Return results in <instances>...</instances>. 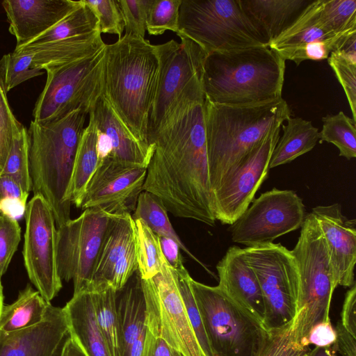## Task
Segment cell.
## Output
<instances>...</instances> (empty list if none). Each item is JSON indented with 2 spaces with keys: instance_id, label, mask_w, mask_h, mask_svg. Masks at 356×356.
Returning a JSON list of instances; mask_svg holds the SVG:
<instances>
[{
  "instance_id": "cell-47",
  "label": "cell",
  "mask_w": 356,
  "mask_h": 356,
  "mask_svg": "<svg viewBox=\"0 0 356 356\" xmlns=\"http://www.w3.org/2000/svg\"><path fill=\"white\" fill-rule=\"evenodd\" d=\"M21 241L17 219L0 214V279L6 273Z\"/></svg>"
},
{
  "instance_id": "cell-28",
  "label": "cell",
  "mask_w": 356,
  "mask_h": 356,
  "mask_svg": "<svg viewBox=\"0 0 356 356\" xmlns=\"http://www.w3.org/2000/svg\"><path fill=\"white\" fill-rule=\"evenodd\" d=\"M282 124L283 135L273 149L269 163L273 168L291 162L311 151L319 140V131L311 121L289 117Z\"/></svg>"
},
{
  "instance_id": "cell-10",
  "label": "cell",
  "mask_w": 356,
  "mask_h": 356,
  "mask_svg": "<svg viewBox=\"0 0 356 356\" xmlns=\"http://www.w3.org/2000/svg\"><path fill=\"white\" fill-rule=\"evenodd\" d=\"M178 36L181 42L171 40L155 45L159 72L148 119L149 145L166 116L180 99L191 92L203 90L202 66L207 54L193 40Z\"/></svg>"
},
{
  "instance_id": "cell-41",
  "label": "cell",
  "mask_w": 356,
  "mask_h": 356,
  "mask_svg": "<svg viewBox=\"0 0 356 356\" xmlns=\"http://www.w3.org/2000/svg\"><path fill=\"white\" fill-rule=\"evenodd\" d=\"M5 81V67L3 58L0 59V174L7 160L15 132L23 124L15 117L7 97Z\"/></svg>"
},
{
  "instance_id": "cell-26",
  "label": "cell",
  "mask_w": 356,
  "mask_h": 356,
  "mask_svg": "<svg viewBox=\"0 0 356 356\" xmlns=\"http://www.w3.org/2000/svg\"><path fill=\"white\" fill-rule=\"evenodd\" d=\"M106 44L97 31L39 46L15 47L16 54H33L32 68L44 70L47 67L74 61L95 54Z\"/></svg>"
},
{
  "instance_id": "cell-54",
  "label": "cell",
  "mask_w": 356,
  "mask_h": 356,
  "mask_svg": "<svg viewBox=\"0 0 356 356\" xmlns=\"http://www.w3.org/2000/svg\"><path fill=\"white\" fill-rule=\"evenodd\" d=\"M146 356H181L161 338L154 337L146 327Z\"/></svg>"
},
{
  "instance_id": "cell-35",
  "label": "cell",
  "mask_w": 356,
  "mask_h": 356,
  "mask_svg": "<svg viewBox=\"0 0 356 356\" xmlns=\"http://www.w3.org/2000/svg\"><path fill=\"white\" fill-rule=\"evenodd\" d=\"M134 220L138 271L141 279H152L161 272L165 260L159 237L143 220Z\"/></svg>"
},
{
  "instance_id": "cell-6",
  "label": "cell",
  "mask_w": 356,
  "mask_h": 356,
  "mask_svg": "<svg viewBox=\"0 0 356 356\" xmlns=\"http://www.w3.org/2000/svg\"><path fill=\"white\" fill-rule=\"evenodd\" d=\"M298 241L291 251L298 272L296 314L298 315L297 337L305 347L312 327L330 321L332 298L338 286L327 245L312 213L306 215Z\"/></svg>"
},
{
  "instance_id": "cell-2",
  "label": "cell",
  "mask_w": 356,
  "mask_h": 356,
  "mask_svg": "<svg viewBox=\"0 0 356 356\" xmlns=\"http://www.w3.org/2000/svg\"><path fill=\"white\" fill-rule=\"evenodd\" d=\"M205 129L212 193L251 149L291 117L282 98L247 105L205 99Z\"/></svg>"
},
{
  "instance_id": "cell-23",
  "label": "cell",
  "mask_w": 356,
  "mask_h": 356,
  "mask_svg": "<svg viewBox=\"0 0 356 356\" xmlns=\"http://www.w3.org/2000/svg\"><path fill=\"white\" fill-rule=\"evenodd\" d=\"M90 115L97 131L103 134L111 145L108 155L115 161L147 168L154 146L139 141L115 113L103 93L97 99Z\"/></svg>"
},
{
  "instance_id": "cell-45",
  "label": "cell",
  "mask_w": 356,
  "mask_h": 356,
  "mask_svg": "<svg viewBox=\"0 0 356 356\" xmlns=\"http://www.w3.org/2000/svg\"><path fill=\"white\" fill-rule=\"evenodd\" d=\"M98 20L101 33L118 35L124 30V22L118 0H83Z\"/></svg>"
},
{
  "instance_id": "cell-56",
  "label": "cell",
  "mask_w": 356,
  "mask_h": 356,
  "mask_svg": "<svg viewBox=\"0 0 356 356\" xmlns=\"http://www.w3.org/2000/svg\"><path fill=\"white\" fill-rule=\"evenodd\" d=\"M61 356H86L76 342L70 337L66 342Z\"/></svg>"
},
{
  "instance_id": "cell-18",
  "label": "cell",
  "mask_w": 356,
  "mask_h": 356,
  "mask_svg": "<svg viewBox=\"0 0 356 356\" xmlns=\"http://www.w3.org/2000/svg\"><path fill=\"white\" fill-rule=\"evenodd\" d=\"M137 270L134 220L129 213L113 214L86 291H119Z\"/></svg>"
},
{
  "instance_id": "cell-12",
  "label": "cell",
  "mask_w": 356,
  "mask_h": 356,
  "mask_svg": "<svg viewBox=\"0 0 356 356\" xmlns=\"http://www.w3.org/2000/svg\"><path fill=\"white\" fill-rule=\"evenodd\" d=\"M146 305L145 325L181 356H204L191 325L175 271L165 259L161 272L141 279Z\"/></svg>"
},
{
  "instance_id": "cell-31",
  "label": "cell",
  "mask_w": 356,
  "mask_h": 356,
  "mask_svg": "<svg viewBox=\"0 0 356 356\" xmlns=\"http://www.w3.org/2000/svg\"><path fill=\"white\" fill-rule=\"evenodd\" d=\"M320 6L321 0H314L296 22L271 42L268 47L276 52L314 41L328 39L339 34L331 32L321 22Z\"/></svg>"
},
{
  "instance_id": "cell-57",
  "label": "cell",
  "mask_w": 356,
  "mask_h": 356,
  "mask_svg": "<svg viewBox=\"0 0 356 356\" xmlns=\"http://www.w3.org/2000/svg\"><path fill=\"white\" fill-rule=\"evenodd\" d=\"M307 356H336L331 347H315L309 350Z\"/></svg>"
},
{
  "instance_id": "cell-53",
  "label": "cell",
  "mask_w": 356,
  "mask_h": 356,
  "mask_svg": "<svg viewBox=\"0 0 356 356\" xmlns=\"http://www.w3.org/2000/svg\"><path fill=\"white\" fill-rule=\"evenodd\" d=\"M334 348L341 356H356V337L348 332L338 321L335 327Z\"/></svg>"
},
{
  "instance_id": "cell-13",
  "label": "cell",
  "mask_w": 356,
  "mask_h": 356,
  "mask_svg": "<svg viewBox=\"0 0 356 356\" xmlns=\"http://www.w3.org/2000/svg\"><path fill=\"white\" fill-rule=\"evenodd\" d=\"M112 215L98 207L89 208L57 227L58 272L62 280L73 282V294L90 285Z\"/></svg>"
},
{
  "instance_id": "cell-11",
  "label": "cell",
  "mask_w": 356,
  "mask_h": 356,
  "mask_svg": "<svg viewBox=\"0 0 356 356\" xmlns=\"http://www.w3.org/2000/svg\"><path fill=\"white\" fill-rule=\"evenodd\" d=\"M244 259L253 270L261 291L264 325L268 330L280 328L296 316L298 272L291 251L280 243L243 248Z\"/></svg>"
},
{
  "instance_id": "cell-25",
  "label": "cell",
  "mask_w": 356,
  "mask_h": 356,
  "mask_svg": "<svg viewBox=\"0 0 356 356\" xmlns=\"http://www.w3.org/2000/svg\"><path fill=\"white\" fill-rule=\"evenodd\" d=\"M63 309L71 337L86 356H110L89 291L73 294Z\"/></svg>"
},
{
  "instance_id": "cell-21",
  "label": "cell",
  "mask_w": 356,
  "mask_h": 356,
  "mask_svg": "<svg viewBox=\"0 0 356 356\" xmlns=\"http://www.w3.org/2000/svg\"><path fill=\"white\" fill-rule=\"evenodd\" d=\"M81 3L72 0H4L9 32L24 45L51 29Z\"/></svg>"
},
{
  "instance_id": "cell-17",
  "label": "cell",
  "mask_w": 356,
  "mask_h": 356,
  "mask_svg": "<svg viewBox=\"0 0 356 356\" xmlns=\"http://www.w3.org/2000/svg\"><path fill=\"white\" fill-rule=\"evenodd\" d=\"M147 168L106 157L99 161L80 208L98 207L110 214L134 211L143 191Z\"/></svg>"
},
{
  "instance_id": "cell-14",
  "label": "cell",
  "mask_w": 356,
  "mask_h": 356,
  "mask_svg": "<svg viewBox=\"0 0 356 356\" xmlns=\"http://www.w3.org/2000/svg\"><path fill=\"white\" fill-rule=\"evenodd\" d=\"M229 227L232 241L251 247L271 243L301 227L305 207L292 190L273 188L261 193Z\"/></svg>"
},
{
  "instance_id": "cell-7",
  "label": "cell",
  "mask_w": 356,
  "mask_h": 356,
  "mask_svg": "<svg viewBox=\"0 0 356 356\" xmlns=\"http://www.w3.org/2000/svg\"><path fill=\"white\" fill-rule=\"evenodd\" d=\"M177 35L212 52L268 47L239 0H182Z\"/></svg>"
},
{
  "instance_id": "cell-9",
  "label": "cell",
  "mask_w": 356,
  "mask_h": 356,
  "mask_svg": "<svg viewBox=\"0 0 356 356\" xmlns=\"http://www.w3.org/2000/svg\"><path fill=\"white\" fill-rule=\"evenodd\" d=\"M105 46L88 56L44 70L47 81L33 110V121L49 123L78 109L89 113L103 93Z\"/></svg>"
},
{
  "instance_id": "cell-22",
  "label": "cell",
  "mask_w": 356,
  "mask_h": 356,
  "mask_svg": "<svg viewBox=\"0 0 356 356\" xmlns=\"http://www.w3.org/2000/svg\"><path fill=\"white\" fill-rule=\"evenodd\" d=\"M216 269L219 277L218 287L264 323L265 309L261 291L253 270L244 259L243 248L231 246L216 265Z\"/></svg>"
},
{
  "instance_id": "cell-36",
  "label": "cell",
  "mask_w": 356,
  "mask_h": 356,
  "mask_svg": "<svg viewBox=\"0 0 356 356\" xmlns=\"http://www.w3.org/2000/svg\"><path fill=\"white\" fill-rule=\"evenodd\" d=\"M322 122L320 142L332 143L338 148L339 156L348 160L355 158L356 129L353 120L343 111H339L337 114L323 117Z\"/></svg>"
},
{
  "instance_id": "cell-46",
  "label": "cell",
  "mask_w": 356,
  "mask_h": 356,
  "mask_svg": "<svg viewBox=\"0 0 356 356\" xmlns=\"http://www.w3.org/2000/svg\"><path fill=\"white\" fill-rule=\"evenodd\" d=\"M33 56V54H16L13 51L3 56L8 92L20 83L44 74L43 70L31 67Z\"/></svg>"
},
{
  "instance_id": "cell-38",
  "label": "cell",
  "mask_w": 356,
  "mask_h": 356,
  "mask_svg": "<svg viewBox=\"0 0 356 356\" xmlns=\"http://www.w3.org/2000/svg\"><path fill=\"white\" fill-rule=\"evenodd\" d=\"M298 316L286 325L269 331L268 337L259 356H307L309 350L297 338Z\"/></svg>"
},
{
  "instance_id": "cell-48",
  "label": "cell",
  "mask_w": 356,
  "mask_h": 356,
  "mask_svg": "<svg viewBox=\"0 0 356 356\" xmlns=\"http://www.w3.org/2000/svg\"><path fill=\"white\" fill-rule=\"evenodd\" d=\"M328 64L341 85L348 101L353 120L356 122V64L332 52Z\"/></svg>"
},
{
  "instance_id": "cell-51",
  "label": "cell",
  "mask_w": 356,
  "mask_h": 356,
  "mask_svg": "<svg viewBox=\"0 0 356 356\" xmlns=\"http://www.w3.org/2000/svg\"><path fill=\"white\" fill-rule=\"evenodd\" d=\"M356 284H353L345 295L339 322L350 334L356 333Z\"/></svg>"
},
{
  "instance_id": "cell-4",
  "label": "cell",
  "mask_w": 356,
  "mask_h": 356,
  "mask_svg": "<svg viewBox=\"0 0 356 356\" xmlns=\"http://www.w3.org/2000/svg\"><path fill=\"white\" fill-rule=\"evenodd\" d=\"M285 60L268 47L207 54L202 66L205 99L247 105L282 97Z\"/></svg>"
},
{
  "instance_id": "cell-42",
  "label": "cell",
  "mask_w": 356,
  "mask_h": 356,
  "mask_svg": "<svg viewBox=\"0 0 356 356\" xmlns=\"http://www.w3.org/2000/svg\"><path fill=\"white\" fill-rule=\"evenodd\" d=\"M177 275L179 289L197 341L204 356H215L192 291L190 284L191 277L187 270Z\"/></svg>"
},
{
  "instance_id": "cell-37",
  "label": "cell",
  "mask_w": 356,
  "mask_h": 356,
  "mask_svg": "<svg viewBox=\"0 0 356 356\" xmlns=\"http://www.w3.org/2000/svg\"><path fill=\"white\" fill-rule=\"evenodd\" d=\"M29 152L28 131L23 125L15 132L12 146L1 174L12 177L28 193L32 191Z\"/></svg>"
},
{
  "instance_id": "cell-59",
  "label": "cell",
  "mask_w": 356,
  "mask_h": 356,
  "mask_svg": "<svg viewBox=\"0 0 356 356\" xmlns=\"http://www.w3.org/2000/svg\"><path fill=\"white\" fill-rule=\"evenodd\" d=\"M68 341V340H67ZM64 346L56 353L55 356H61Z\"/></svg>"
},
{
  "instance_id": "cell-49",
  "label": "cell",
  "mask_w": 356,
  "mask_h": 356,
  "mask_svg": "<svg viewBox=\"0 0 356 356\" xmlns=\"http://www.w3.org/2000/svg\"><path fill=\"white\" fill-rule=\"evenodd\" d=\"M122 13L125 35L144 38L149 0H118Z\"/></svg>"
},
{
  "instance_id": "cell-43",
  "label": "cell",
  "mask_w": 356,
  "mask_h": 356,
  "mask_svg": "<svg viewBox=\"0 0 356 356\" xmlns=\"http://www.w3.org/2000/svg\"><path fill=\"white\" fill-rule=\"evenodd\" d=\"M353 31H356V29L340 33L328 39L280 50L275 53L284 60H290L297 65L306 60H322L327 59L330 54L335 50L343 36Z\"/></svg>"
},
{
  "instance_id": "cell-29",
  "label": "cell",
  "mask_w": 356,
  "mask_h": 356,
  "mask_svg": "<svg viewBox=\"0 0 356 356\" xmlns=\"http://www.w3.org/2000/svg\"><path fill=\"white\" fill-rule=\"evenodd\" d=\"M50 305L31 284H27L13 302L3 304L0 314V332H13L40 323Z\"/></svg>"
},
{
  "instance_id": "cell-3",
  "label": "cell",
  "mask_w": 356,
  "mask_h": 356,
  "mask_svg": "<svg viewBox=\"0 0 356 356\" xmlns=\"http://www.w3.org/2000/svg\"><path fill=\"white\" fill-rule=\"evenodd\" d=\"M158 72L155 45L145 38L124 35L106 44L103 95L135 137L149 146L148 119Z\"/></svg>"
},
{
  "instance_id": "cell-1",
  "label": "cell",
  "mask_w": 356,
  "mask_h": 356,
  "mask_svg": "<svg viewBox=\"0 0 356 356\" xmlns=\"http://www.w3.org/2000/svg\"><path fill=\"white\" fill-rule=\"evenodd\" d=\"M204 102L203 91L190 92L166 116L151 143L143 191L176 217L214 226Z\"/></svg>"
},
{
  "instance_id": "cell-39",
  "label": "cell",
  "mask_w": 356,
  "mask_h": 356,
  "mask_svg": "<svg viewBox=\"0 0 356 356\" xmlns=\"http://www.w3.org/2000/svg\"><path fill=\"white\" fill-rule=\"evenodd\" d=\"M182 0H149L146 30L151 35H159L167 31H179V9Z\"/></svg>"
},
{
  "instance_id": "cell-50",
  "label": "cell",
  "mask_w": 356,
  "mask_h": 356,
  "mask_svg": "<svg viewBox=\"0 0 356 356\" xmlns=\"http://www.w3.org/2000/svg\"><path fill=\"white\" fill-rule=\"evenodd\" d=\"M336 341L335 329L331 321L321 322L314 325L308 333L306 344L316 347H332Z\"/></svg>"
},
{
  "instance_id": "cell-40",
  "label": "cell",
  "mask_w": 356,
  "mask_h": 356,
  "mask_svg": "<svg viewBox=\"0 0 356 356\" xmlns=\"http://www.w3.org/2000/svg\"><path fill=\"white\" fill-rule=\"evenodd\" d=\"M320 19L336 34L356 29V0H321Z\"/></svg>"
},
{
  "instance_id": "cell-34",
  "label": "cell",
  "mask_w": 356,
  "mask_h": 356,
  "mask_svg": "<svg viewBox=\"0 0 356 356\" xmlns=\"http://www.w3.org/2000/svg\"><path fill=\"white\" fill-rule=\"evenodd\" d=\"M131 217L134 220H143L158 236L168 237L175 241L180 250L202 264L184 245L170 222L166 209L154 195L143 191L138 197L136 207Z\"/></svg>"
},
{
  "instance_id": "cell-20",
  "label": "cell",
  "mask_w": 356,
  "mask_h": 356,
  "mask_svg": "<svg viewBox=\"0 0 356 356\" xmlns=\"http://www.w3.org/2000/svg\"><path fill=\"white\" fill-rule=\"evenodd\" d=\"M70 337L63 308L51 304L40 323L13 332H0V356H55Z\"/></svg>"
},
{
  "instance_id": "cell-19",
  "label": "cell",
  "mask_w": 356,
  "mask_h": 356,
  "mask_svg": "<svg viewBox=\"0 0 356 356\" xmlns=\"http://www.w3.org/2000/svg\"><path fill=\"white\" fill-rule=\"evenodd\" d=\"M311 213L325 238L337 286L350 288L355 284V219L344 216L339 203L315 207Z\"/></svg>"
},
{
  "instance_id": "cell-5",
  "label": "cell",
  "mask_w": 356,
  "mask_h": 356,
  "mask_svg": "<svg viewBox=\"0 0 356 356\" xmlns=\"http://www.w3.org/2000/svg\"><path fill=\"white\" fill-rule=\"evenodd\" d=\"M86 115L78 109L49 123L32 120L27 129L32 191L47 202L57 227L70 220L68 191Z\"/></svg>"
},
{
  "instance_id": "cell-24",
  "label": "cell",
  "mask_w": 356,
  "mask_h": 356,
  "mask_svg": "<svg viewBox=\"0 0 356 356\" xmlns=\"http://www.w3.org/2000/svg\"><path fill=\"white\" fill-rule=\"evenodd\" d=\"M314 0H239L255 28L269 44L286 31Z\"/></svg>"
},
{
  "instance_id": "cell-52",
  "label": "cell",
  "mask_w": 356,
  "mask_h": 356,
  "mask_svg": "<svg viewBox=\"0 0 356 356\" xmlns=\"http://www.w3.org/2000/svg\"><path fill=\"white\" fill-rule=\"evenodd\" d=\"M159 237L162 252L169 266L177 274L186 272L187 270L184 266L179 245L170 238Z\"/></svg>"
},
{
  "instance_id": "cell-15",
  "label": "cell",
  "mask_w": 356,
  "mask_h": 356,
  "mask_svg": "<svg viewBox=\"0 0 356 356\" xmlns=\"http://www.w3.org/2000/svg\"><path fill=\"white\" fill-rule=\"evenodd\" d=\"M24 217V267L36 290L51 302L63 286L57 267L55 219L49 204L39 195H34L27 203Z\"/></svg>"
},
{
  "instance_id": "cell-55",
  "label": "cell",
  "mask_w": 356,
  "mask_h": 356,
  "mask_svg": "<svg viewBox=\"0 0 356 356\" xmlns=\"http://www.w3.org/2000/svg\"><path fill=\"white\" fill-rule=\"evenodd\" d=\"M356 31L346 34L339 42L335 50L332 52L356 64Z\"/></svg>"
},
{
  "instance_id": "cell-16",
  "label": "cell",
  "mask_w": 356,
  "mask_h": 356,
  "mask_svg": "<svg viewBox=\"0 0 356 356\" xmlns=\"http://www.w3.org/2000/svg\"><path fill=\"white\" fill-rule=\"evenodd\" d=\"M280 129L278 127L272 130L255 145L212 193L216 220L231 225L248 208L268 178L270 161L280 137Z\"/></svg>"
},
{
  "instance_id": "cell-58",
  "label": "cell",
  "mask_w": 356,
  "mask_h": 356,
  "mask_svg": "<svg viewBox=\"0 0 356 356\" xmlns=\"http://www.w3.org/2000/svg\"><path fill=\"white\" fill-rule=\"evenodd\" d=\"M3 305V286L1 284V279H0V314H1V312Z\"/></svg>"
},
{
  "instance_id": "cell-32",
  "label": "cell",
  "mask_w": 356,
  "mask_h": 356,
  "mask_svg": "<svg viewBox=\"0 0 356 356\" xmlns=\"http://www.w3.org/2000/svg\"><path fill=\"white\" fill-rule=\"evenodd\" d=\"M97 31L99 30L96 16L83 0H81L80 5L59 22L42 35L22 46H39Z\"/></svg>"
},
{
  "instance_id": "cell-8",
  "label": "cell",
  "mask_w": 356,
  "mask_h": 356,
  "mask_svg": "<svg viewBox=\"0 0 356 356\" xmlns=\"http://www.w3.org/2000/svg\"><path fill=\"white\" fill-rule=\"evenodd\" d=\"M192 291L215 356H259L268 337L264 324L218 287L190 279Z\"/></svg>"
},
{
  "instance_id": "cell-44",
  "label": "cell",
  "mask_w": 356,
  "mask_h": 356,
  "mask_svg": "<svg viewBox=\"0 0 356 356\" xmlns=\"http://www.w3.org/2000/svg\"><path fill=\"white\" fill-rule=\"evenodd\" d=\"M29 193L12 177L0 174V214L17 220L26 211Z\"/></svg>"
},
{
  "instance_id": "cell-30",
  "label": "cell",
  "mask_w": 356,
  "mask_h": 356,
  "mask_svg": "<svg viewBox=\"0 0 356 356\" xmlns=\"http://www.w3.org/2000/svg\"><path fill=\"white\" fill-rule=\"evenodd\" d=\"M98 132L93 118L89 115V122L83 131L75 157L68 199L80 208L87 184L99 163L97 147Z\"/></svg>"
},
{
  "instance_id": "cell-33",
  "label": "cell",
  "mask_w": 356,
  "mask_h": 356,
  "mask_svg": "<svg viewBox=\"0 0 356 356\" xmlns=\"http://www.w3.org/2000/svg\"><path fill=\"white\" fill-rule=\"evenodd\" d=\"M89 291L91 293L98 325L110 356H122L120 330L115 308L116 291L107 286Z\"/></svg>"
},
{
  "instance_id": "cell-27",
  "label": "cell",
  "mask_w": 356,
  "mask_h": 356,
  "mask_svg": "<svg viewBox=\"0 0 356 356\" xmlns=\"http://www.w3.org/2000/svg\"><path fill=\"white\" fill-rule=\"evenodd\" d=\"M115 308L120 326L122 356L145 329L146 305L138 270L125 285L116 291Z\"/></svg>"
}]
</instances>
